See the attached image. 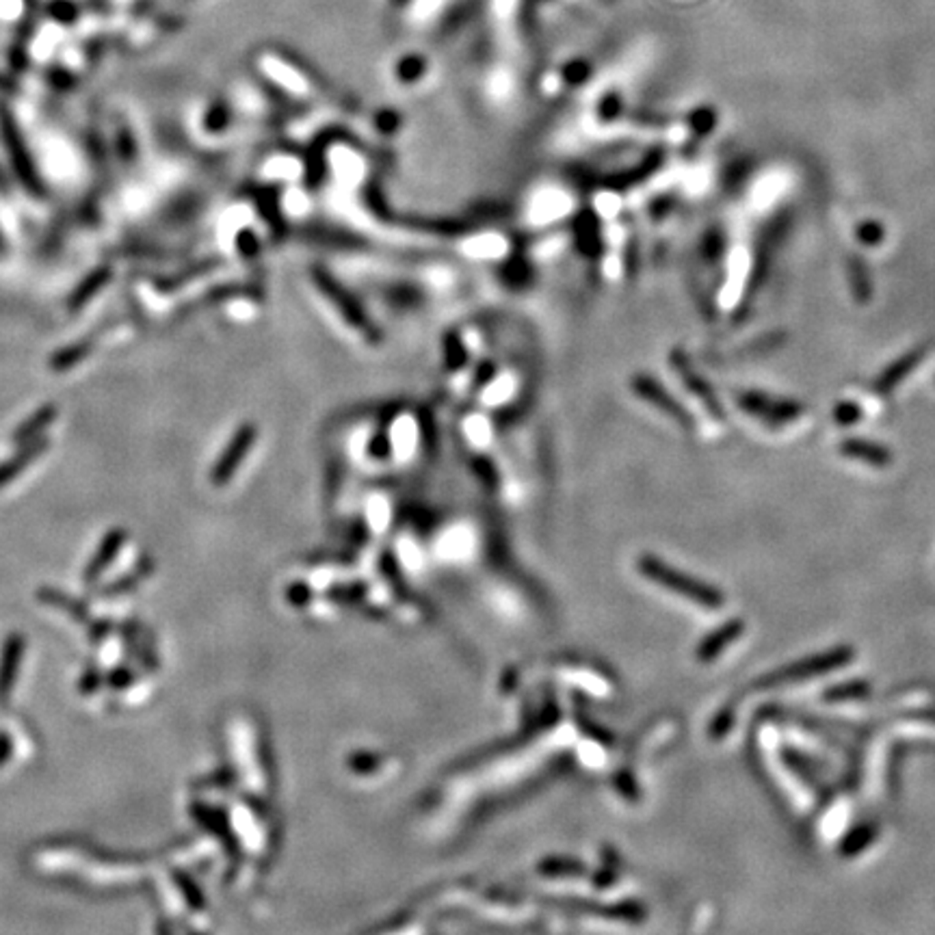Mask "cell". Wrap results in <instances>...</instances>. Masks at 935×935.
Listing matches in <instances>:
<instances>
[{
	"mask_svg": "<svg viewBox=\"0 0 935 935\" xmlns=\"http://www.w3.org/2000/svg\"><path fill=\"white\" fill-rule=\"evenodd\" d=\"M255 438H258V429H255L254 422H243V425L234 431L230 444H227L224 453H221V458L217 459L213 475H210L217 487L226 486L234 477V472L238 470L241 461L247 458L249 450H252Z\"/></svg>",
	"mask_w": 935,
	"mask_h": 935,
	"instance_id": "9",
	"label": "cell"
},
{
	"mask_svg": "<svg viewBox=\"0 0 935 935\" xmlns=\"http://www.w3.org/2000/svg\"><path fill=\"white\" fill-rule=\"evenodd\" d=\"M866 691H868V684H866V682L840 684V687L829 689V691L825 693V699H834V701H840V699H855V698H864Z\"/></svg>",
	"mask_w": 935,
	"mask_h": 935,
	"instance_id": "27",
	"label": "cell"
},
{
	"mask_svg": "<svg viewBox=\"0 0 935 935\" xmlns=\"http://www.w3.org/2000/svg\"><path fill=\"white\" fill-rule=\"evenodd\" d=\"M0 135H3L5 148H7L11 165H14L15 174H18L20 182L26 187V191L42 195L43 193V182L37 174V167L33 165V159L26 149L24 137H22L20 128L15 126L14 117H11L7 111L0 113Z\"/></svg>",
	"mask_w": 935,
	"mask_h": 935,
	"instance_id": "6",
	"label": "cell"
},
{
	"mask_svg": "<svg viewBox=\"0 0 935 935\" xmlns=\"http://www.w3.org/2000/svg\"><path fill=\"white\" fill-rule=\"evenodd\" d=\"M22 654H24V637L22 634H11L5 641L3 659H0V704H7L11 687H14L15 676H18Z\"/></svg>",
	"mask_w": 935,
	"mask_h": 935,
	"instance_id": "14",
	"label": "cell"
},
{
	"mask_svg": "<svg viewBox=\"0 0 935 935\" xmlns=\"http://www.w3.org/2000/svg\"><path fill=\"white\" fill-rule=\"evenodd\" d=\"M92 349L93 347L89 341H81V342L72 344V347H68V349H61L59 353H54L53 358H50V369L68 371V369H72V366H76L82 358H87V355L92 353Z\"/></svg>",
	"mask_w": 935,
	"mask_h": 935,
	"instance_id": "21",
	"label": "cell"
},
{
	"mask_svg": "<svg viewBox=\"0 0 935 935\" xmlns=\"http://www.w3.org/2000/svg\"><path fill=\"white\" fill-rule=\"evenodd\" d=\"M57 420V408L54 405H43L39 408L35 414H31L29 420H24L22 425L14 431V442H29V439L37 438L39 433L46 429L50 422Z\"/></svg>",
	"mask_w": 935,
	"mask_h": 935,
	"instance_id": "19",
	"label": "cell"
},
{
	"mask_svg": "<svg viewBox=\"0 0 935 935\" xmlns=\"http://www.w3.org/2000/svg\"><path fill=\"white\" fill-rule=\"evenodd\" d=\"M39 598L46 600V602L57 604V606H61V609L70 611V613L74 615L76 620H81V622H82V620H89L87 609H82V606L78 604L76 600H72V598H68V595H63V593L54 592V589H43V592H39Z\"/></svg>",
	"mask_w": 935,
	"mask_h": 935,
	"instance_id": "23",
	"label": "cell"
},
{
	"mask_svg": "<svg viewBox=\"0 0 935 935\" xmlns=\"http://www.w3.org/2000/svg\"><path fill=\"white\" fill-rule=\"evenodd\" d=\"M11 751H14L11 738L7 737V734H0V765H5V760L11 756Z\"/></svg>",
	"mask_w": 935,
	"mask_h": 935,
	"instance_id": "31",
	"label": "cell"
},
{
	"mask_svg": "<svg viewBox=\"0 0 935 935\" xmlns=\"http://www.w3.org/2000/svg\"><path fill=\"white\" fill-rule=\"evenodd\" d=\"M574 195L570 188L556 182H544L528 191L522 215L528 227H550L565 221L574 213Z\"/></svg>",
	"mask_w": 935,
	"mask_h": 935,
	"instance_id": "3",
	"label": "cell"
},
{
	"mask_svg": "<svg viewBox=\"0 0 935 935\" xmlns=\"http://www.w3.org/2000/svg\"><path fill=\"white\" fill-rule=\"evenodd\" d=\"M855 236H857V241H860L862 245H868V247H877V245L882 243L883 238H886V227L879 224V221H872V219L862 221V224L857 226Z\"/></svg>",
	"mask_w": 935,
	"mask_h": 935,
	"instance_id": "24",
	"label": "cell"
},
{
	"mask_svg": "<svg viewBox=\"0 0 935 935\" xmlns=\"http://www.w3.org/2000/svg\"><path fill=\"white\" fill-rule=\"evenodd\" d=\"M124 542H126L124 528H113V531L107 533V537L102 539V544H100L96 554H93L92 564L87 565L85 583H96L98 578L102 576V572L107 570L111 564H113L115 554L120 553V548L124 545Z\"/></svg>",
	"mask_w": 935,
	"mask_h": 935,
	"instance_id": "16",
	"label": "cell"
},
{
	"mask_svg": "<svg viewBox=\"0 0 935 935\" xmlns=\"http://www.w3.org/2000/svg\"><path fill=\"white\" fill-rule=\"evenodd\" d=\"M517 390H520V375L514 369H500L486 377V381H481L478 399L487 405H500L516 399Z\"/></svg>",
	"mask_w": 935,
	"mask_h": 935,
	"instance_id": "13",
	"label": "cell"
},
{
	"mask_svg": "<svg viewBox=\"0 0 935 935\" xmlns=\"http://www.w3.org/2000/svg\"><path fill=\"white\" fill-rule=\"evenodd\" d=\"M98 684H100L98 671H89V673H85V678H82L81 689H82V691H93V689H96Z\"/></svg>",
	"mask_w": 935,
	"mask_h": 935,
	"instance_id": "32",
	"label": "cell"
},
{
	"mask_svg": "<svg viewBox=\"0 0 935 935\" xmlns=\"http://www.w3.org/2000/svg\"><path fill=\"white\" fill-rule=\"evenodd\" d=\"M853 659V650L851 648H836L829 650L825 654L810 656V659L795 662V665L784 667V670L773 671L766 678H762L758 687H777V684H790V682H804L810 680V678L823 676V673L838 670V667L847 665Z\"/></svg>",
	"mask_w": 935,
	"mask_h": 935,
	"instance_id": "5",
	"label": "cell"
},
{
	"mask_svg": "<svg viewBox=\"0 0 935 935\" xmlns=\"http://www.w3.org/2000/svg\"><path fill=\"white\" fill-rule=\"evenodd\" d=\"M631 392H632V397H637L639 400H643V403H648L650 408L662 411L667 419L678 422L680 427L689 429L693 425L691 416H689V411L684 410V405L680 403V400H676V397H673L670 390L662 386L660 381H656L654 377L645 375V372L634 375L631 380Z\"/></svg>",
	"mask_w": 935,
	"mask_h": 935,
	"instance_id": "7",
	"label": "cell"
},
{
	"mask_svg": "<svg viewBox=\"0 0 935 935\" xmlns=\"http://www.w3.org/2000/svg\"><path fill=\"white\" fill-rule=\"evenodd\" d=\"M176 877H178V886H180L182 894H185L187 903L193 905L195 910H199V907H202V896H199L198 888L193 886V882H188V879L185 875H180V872H178Z\"/></svg>",
	"mask_w": 935,
	"mask_h": 935,
	"instance_id": "29",
	"label": "cell"
},
{
	"mask_svg": "<svg viewBox=\"0 0 935 935\" xmlns=\"http://www.w3.org/2000/svg\"><path fill=\"white\" fill-rule=\"evenodd\" d=\"M840 455L843 458L862 461V464H868L872 468H888L892 464V450L883 444L872 442V439H862V438H847L840 442Z\"/></svg>",
	"mask_w": 935,
	"mask_h": 935,
	"instance_id": "12",
	"label": "cell"
},
{
	"mask_svg": "<svg viewBox=\"0 0 935 935\" xmlns=\"http://www.w3.org/2000/svg\"><path fill=\"white\" fill-rule=\"evenodd\" d=\"M862 419V408L855 403V400H838L834 405V420L838 422L840 427H851Z\"/></svg>",
	"mask_w": 935,
	"mask_h": 935,
	"instance_id": "25",
	"label": "cell"
},
{
	"mask_svg": "<svg viewBox=\"0 0 935 935\" xmlns=\"http://www.w3.org/2000/svg\"><path fill=\"white\" fill-rule=\"evenodd\" d=\"M927 355H929L927 344H916L914 349L905 351L901 358L890 361L888 369H883L882 372H879L875 383H872V388H875L879 394H892L894 390L899 388L901 383H903L907 377H910L911 372H914L918 366L927 360Z\"/></svg>",
	"mask_w": 935,
	"mask_h": 935,
	"instance_id": "10",
	"label": "cell"
},
{
	"mask_svg": "<svg viewBox=\"0 0 935 935\" xmlns=\"http://www.w3.org/2000/svg\"><path fill=\"white\" fill-rule=\"evenodd\" d=\"M459 252L470 260H494V263H500L509 255V241H506L505 234L498 232H478L475 236L466 238L464 243H459Z\"/></svg>",
	"mask_w": 935,
	"mask_h": 935,
	"instance_id": "11",
	"label": "cell"
},
{
	"mask_svg": "<svg viewBox=\"0 0 935 935\" xmlns=\"http://www.w3.org/2000/svg\"><path fill=\"white\" fill-rule=\"evenodd\" d=\"M743 631H745V626H743V622H740V620L728 622L726 626H721L719 631H715V632L710 634V637H706V641L699 645V650H698L699 659L701 660H715L717 656H719L723 650H726L728 645H730L734 639H737Z\"/></svg>",
	"mask_w": 935,
	"mask_h": 935,
	"instance_id": "17",
	"label": "cell"
},
{
	"mask_svg": "<svg viewBox=\"0 0 935 935\" xmlns=\"http://www.w3.org/2000/svg\"><path fill=\"white\" fill-rule=\"evenodd\" d=\"M149 572H152V561L149 559H143L141 564H139L135 570L130 572V574L120 578V581H115L113 584H109L107 592H102V595H120V593H126L128 589L135 587L137 583L146 581V578L149 576Z\"/></svg>",
	"mask_w": 935,
	"mask_h": 935,
	"instance_id": "22",
	"label": "cell"
},
{
	"mask_svg": "<svg viewBox=\"0 0 935 935\" xmlns=\"http://www.w3.org/2000/svg\"><path fill=\"white\" fill-rule=\"evenodd\" d=\"M670 366H671L673 375H678V380L682 381L684 390L691 392L693 397L698 399L701 405H704L706 411H708L712 419H717V420L726 419V416H723V408L719 403V397H717L715 388L710 386V381H706L704 377L695 371V366H691V361H689V358L682 353L680 349L671 351Z\"/></svg>",
	"mask_w": 935,
	"mask_h": 935,
	"instance_id": "8",
	"label": "cell"
},
{
	"mask_svg": "<svg viewBox=\"0 0 935 935\" xmlns=\"http://www.w3.org/2000/svg\"><path fill=\"white\" fill-rule=\"evenodd\" d=\"M310 293H314L321 310L325 312L330 325L344 341L358 344L360 349H380L383 333L366 314V308L349 288L321 265H310L305 271Z\"/></svg>",
	"mask_w": 935,
	"mask_h": 935,
	"instance_id": "1",
	"label": "cell"
},
{
	"mask_svg": "<svg viewBox=\"0 0 935 935\" xmlns=\"http://www.w3.org/2000/svg\"><path fill=\"white\" fill-rule=\"evenodd\" d=\"M872 838H875V829H871V827L855 829V832L843 843V855H855L857 851L864 849Z\"/></svg>",
	"mask_w": 935,
	"mask_h": 935,
	"instance_id": "26",
	"label": "cell"
},
{
	"mask_svg": "<svg viewBox=\"0 0 935 935\" xmlns=\"http://www.w3.org/2000/svg\"><path fill=\"white\" fill-rule=\"evenodd\" d=\"M847 282L849 291L853 294L857 305H866L872 302V294H875V284H872L871 269H868L866 260L862 255L851 254L847 258Z\"/></svg>",
	"mask_w": 935,
	"mask_h": 935,
	"instance_id": "15",
	"label": "cell"
},
{
	"mask_svg": "<svg viewBox=\"0 0 935 935\" xmlns=\"http://www.w3.org/2000/svg\"><path fill=\"white\" fill-rule=\"evenodd\" d=\"M130 680H132V676H130V671H128V670H115L109 676V684H111V687H115V689L126 687V684H130Z\"/></svg>",
	"mask_w": 935,
	"mask_h": 935,
	"instance_id": "30",
	"label": "cell"
},
{
	"mask_svg": "<svg viewBox=\"0 0 935 935\" xmlns=\"http://www.w3.org/2000/svg\"><path fill=\"white\" fill-rule=\"evenodd\" d=\"M109 280H111V271L104 269V266H102V269L93 271L92 275H87V280L76 288L74 294H72L70 308L72 310H78V308H81V305H85L89 299H92L93 294H96L100 288H102Z\"/></svg>",
	"mask_w": 935,
	"mask_h": 935,
	"instance_id": "20",
	"label": "cell"
},
{
	"mask_svg": "<svg viewBox=\"0 0 935 935\" xmlns=\"http://www.w3.org/2000/svg\"><path fill=\"white\" fill-rule=\"evenodd\" d=\"M639 567L648 578H652L654 583H660L662 587H670L671 592L684 595V598L693 600L704 606V609H721L723 595L717 592L710 584L698 581V578L684 576L678 570H671L670 565H665L659 559H652V556H643L639 561Z\"/></svg>",
	"mask_w": 935,
	"mask_h": 935,
	"instance_id": "4",
	"label": "cell"
},
{
	"mask_svg": "<svg viewBox=\"0 0 935 935\" xmlns=\"http://www.w3.org/2000/svg\"><path fill=\"white\" fill-rule=\"evenodd\" d=\"M734 400L740 411L769 429H782L797 422L805 414V405L797 399L777 397L765 390H738Z\"/></svg>",
	"mask_w": 935,
	"mask_h": 935,
	"instance_id": "2",
	"label": "cell"
},
{
	"mask_svg": "<svg viewBox=\"0 0 935 935\" xmlns=\"http://www.w3.org/2000/svg\"><path fill=\"white\" fill-rule=\"evenodd\" d=\"M422 76V61L420 59H405L397 65V78L400 82H414Z\"/></svg>",
	"mask_w": 935,
	"mask_h": 935,
	"instance_id": "28",
	"label": "cell"
},
{
	"mask_svg": "<svg viewBox=\"0 0 935 935\" xmlns=\"http://www.w3.org/2000/svg\"><path fill=\"white\" fill-rule=\"evenodd\" d=\"M46 448H48V439H35L29 448L22 450V453H18V455H14V458L7 461H3V464H0V487H5L7 483L14 481L15 477L22 475L24 468L29 466L31 461H35Z\"/></svg>",
	"mask_w": 935,
	"mask_h": 935,
	"instance_id": "18",
	"label": "cell"
},
{
	"mask_svg": "<svg viewBox=\"0 0 935 935\" xmlns=\"http://www.w3.org/2000/svg\"><path fill=\"white\" fill-rule=\"evenodd\" d=\"M3 252H5V238H3V234H0V254Z\"/></svg>",
	"mask_w": 935,
	"mask_h": 935,
	"instance_id": "33",
	"label": "cell"
}]
</instances>
